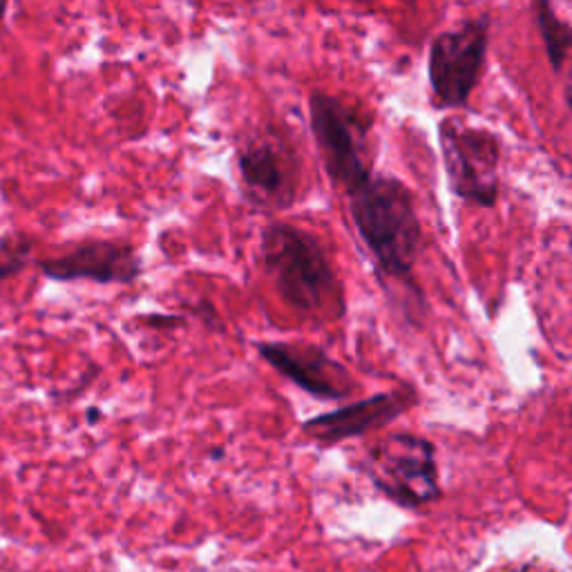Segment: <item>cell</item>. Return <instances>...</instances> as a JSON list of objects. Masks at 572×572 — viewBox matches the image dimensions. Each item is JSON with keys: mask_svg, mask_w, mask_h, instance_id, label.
Wrapping results in <instances>:
<instances>
[{"mask_svg": "<svg viewBox=\"0 0 572 572\" xmlns=\"http://www.w3.org/2000/svg\"><path fill=\"white\" fill-rule=\"evenodd\" d=\"M534 21L543 41V50L548 56V63L552 67V72H561L565 61H568V52H570V43H572V32L568 21L559 19L557 12L552 10L550 3L541 0V3L534 6Z\"/></svg>", "mask_w": 572, "mask_h": 572, "instance_id": "obj_11", "label": "cell"}, {"mask_svg": "<svg viewBox=\"0 0 572 572\" xmlns=\"http://www.w3.org/2000/svg\"><path fill=\"white\" fill-rule=\"evenodd\" d=\"M259 358L282 378L292 380L309 396L338 403L356 392V380L345 364L333 360L322 347L307 342H255Z\"/></svg>", "mask_w": 572, "mask_h": 572, "instance_id": "obj_8", "label": "cell"}, {"mask_svg": "<svg viewBox=\"0 0 572 572\" xmlns=\"http://www.w3.org/2000/svg\"><path fill=\"white\" fill-rule=\"evenodd\" d=\"M6 12H8V3H0V28H3V19H6Z\"/></svg>", "mask_w": 572, "mask_h": 572, "instance_id": "obj_16", "label": "cell"}, {"mask_svg": "<svg viewBox=\"0 0 572 572\" xmlns=\"http://www.w3.org/2000/svg\"><path fill=\"white\" fill-rule=\"evenodd\" d=\"M41 273L56 282L89 279L97 284H133L139 279L144 264L133 244L115 240H89L63 255L39 259Z\"/></svg>", "mask_w": 572, "mask_h": 572, "instance_id": "obj_9", "label": "cell"}, {"mask_svg": "<svg viewBox=\"0 0 572 572\" xmlns=\"http://www.w3.org/2000/svg\"><path fill=\"white\" fill-rule=\"evenodd\" d=\"M144 325L155 327V329H177L179 325H183V318H179V316H146Z\"/></svg>", "mask_w": 572, "mask_h": 572, "instance_id": "obj_14", "label": "cell"}, {"mask_svg": "<svg viewBox=\"0 0 572 572\" xmlns=\"http://www.w3.org/2000/svg\"><path fill=\"white\" fill-rule=\"evenodd\" d=\"M311 133L331 183L349 198L373 174L371 119L356 106L320 89L309 97Z\"/></svg>", "mask_w": 572, "mask_h": 572, "instance_id": "obj_3", "label": "cell"}, {"mask_svg": "<svg viewBox=\"0 0 572 572\" xmlns=\"http://www.w3.org/2000/svg\"><path fill=\"white\" fill-rule=\"evenodd\" d=\"M362 469L380 495L401 508L416 510L441 497L436 447L412 432H394L375 443Z\"/></svg>", "mask_w": 572, "mask_h": 572, "instance_id": "obj_4", "label": "cell"}, {"mask_svg": "<svg viewBox=\"0 0 572 572\" xmlns=\"http://www.w3.org/2000/svg\"><path fill=\"white\" fill-rule=\"evenodd\" d=\"M353 226L383 279L410 284L423 248L412 190L390 174H371L349 195Z\"/></svg>", "mask_w": 572, "mask_h": 572, "instance_id": "obj_1", "label": "cell"}, {"mask_svg": "<svg viewBox=\"0 0 572 572\" xmlns=\"http://www.w3.org/2000/svg\"><path fill=\"white\" fill-rule=\"evenodd\" d=\"M259 255L282 300L296 311L316 314L338 298V277L322 242L300 226L273 222L262 233Z\"/></svg>", "mask_w": 572, "mask_h": 572, "instance_id": "obj_2", "label": "cell"}, {"mask_svg": "<svg viewBox=\"0 0 572 572\" xmlns=\"http://www.w3.org/2000/svg\"><path fill=\"white\" fill-rule=\"evenodd\" d=\"M32 242L25 235H12L0 240V282L19 275L30 259Z\"/></svg>", "mask_w": 572, "mask_h": 572, "instance_id": "obj_12", "label": "cell"}, {"mask_svg": "<svg viewBox=\"0 0 572 572\" xmlns=\"http://www.w3.org/2000/svg\"><path fill=\"white\" fill-rule=\"evenodd\" d=\"M438 146L452 193L467 204L495 209L501 190L499 137L486 128L443 119L438 124Z\"/></svg>", "mask_w": 572, "mask_h": 572, "instance_id": "obj_5", "label": "cell"}, {"mask_svg": "<svg viewBox=\"0 0 572 572\" xmlns=\"http://www.w3.org/2000/svg\"><path fill=\"white\" fill-rule=\"evenodd\" d=\"M508 572H554V570L543 568V565H539V563H526V565H519V568L508 570Z\"/></svg>", "mask_w": 572, "mask_h": 572, "instance_id": "obj_15", "label": "cell"}, {"mask_svg": "<svg viewBox=\"0 0 572 572\" xmlns=\"http://www.w3.org/2000/svg\"><path fill=\"white\" fill-rule=\"evenodd\" d=\"M237 168L246 198L264 211H284L296 202L300 161L294 148L273 133L251 137L237 150Z\"/></svg>", "mask_w": 572, "mask_h": 572, "instance_id": "obj_7", "label": "cell"}, {"mask_svg": "<svg viewBox=\"0 0 572 572\" xmlns=\"http://www.w3.org/2000/svg\"><path fill=\"white\" fill-rule=\"evenodd\" d=\"M490 47V17L467 19L430 45L427 76L443 108H465L479 85Z\"/></svg>", "mask_w": 572, "mask_h": 572, "instance_id": "obj_6", "label": "cell"}, {"mask_svg": "<svg viewBox=\"0 0 572 572\" xmlns=\"http://www.w3.org/2000/svg\"><path fill=\"white\" fill-rule=\"evenodd\" d=\"M195 314L200 316V320L209 327V329H218V331H224V325H222V318L218 316V311H215V307L211 305V303H206V300H202L198 307H195Z\"/></svg>", "mask_w": 572, "mask_h": 572, "instance_id": "obj_13", "label": "cell"}, {"mask_svg": "<svg viewBox=\"0 0 572 572\" xmlns=\"http://www.w3.org/2000/svg\"><path fill=\"white\" fill-rule=\"evenodd\" d=\"M416 403L414 392H383L369 399L349 403L336 412L320 414L303 423V432L322 443L336 445L347 438L364 436L373 430H383L401 419Z\"/></svg>", "mask_w": 572, "mask_h": 572, "instance_id": "obj_10", "label": "cell"}]
</instances>
